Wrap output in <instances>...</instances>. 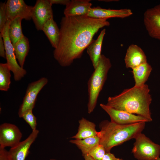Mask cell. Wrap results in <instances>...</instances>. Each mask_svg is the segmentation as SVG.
I'll list each match as a JSON object with an SVG mask.
<instances>
[{
    "instance_id": "11",
    "label": "cell",
    "mask_w": 160,
    "mask_h": 160,
    "mask_svg": "<svg viewBox=\"0 0 160 160\" xmlns=\"http://www.w3.org/2000/svg\"><path fill=\"white\" fill-rule=\"evenodd\" d=\"M22 133L15 125L4 123L0 126V148L13 147L20 141Z\"/></svg>"
},
{
    "instance_id": "5",
    "label": "cell",
    "mask_w": 160,
    "mask_h": 160,
    "mask_svg": "<svg viewBox=\"0 0 160 160\" xmlns=\"http://www.w3.org/2000/svg\"><path fill=\"white\" fill-rule=\"evenodd\" d=\"M132 149L134 157L138 160H156L160 154V146L142 132L135 138Z\"/></svg>"
},
{
    "instance_id": "6",
    "label": "cell",
    "mask_w": 160,
    "mask_h": 160,
    "mask_svg": "<svg viewBox=\"0 0 160 160\" xmlns=\"http://www.w3.org/2000/svg\"><path fill=\"white\" fill-rule=\"evenodd\" d=\"M10 21L8 20L2 34L5 47V58L11 71L16 81L20 80L27 73L26 71L18 63L15 54L14 48L8 34L9 26Z\"/></svg>"
},
{
    "instance_id": "10",
    "label": "cell",
    "mask_w": 160,
    "mask_h": 160,
    "mask_svg": "<svg viewBox=\"0 0 160 160\" xmlns=\"http://www.w3.org/2000/svg\"><path fill=\"white\" fill-rule=\"evenodd\" d=\"M143 20L149 36L153 38L160 40V4L145 11Z\"/></svg>"
},
{
    "instance_id": "31",
    "label": "cell",
    "mask_w": 160,
    "mask_h": 160,
    "mask_svg": "<svg viewBox=\"0 0 160 160\" xmlns=\"http://www.w3.org/2000/svg\"><path fill=\"white\" fill-rule=\"evenodd\" d=\"M50 4H60L66 5L70 0H48Z\"/></svg>"
},
{
    "instance_id": "24",
    "label": "cell",
    "mask_w": 160,
    "mask_h": 160,
    "mask_svg": "<svg viewBox=\"0 0 160 160\" xmlns=\"http://www.w3.org/2000/svg\"><path fill=\"white\" fill-rule=\"evenodd\" d=\"M11 70L7 63H0V90L7 91L10 87Z\"/></svg>"
},
{
    "instance_id": "26",
    "label": "cell",
    "mask_w": 160,
    "mask_h": 160,
    "mask_svg": "<svg viewBox=\"0 0 160 160\" xmlns=\"http://www.w3.org/2000/svg\"><path fill=\"white\" fill-rule=\"evenodd\" d=\"M21 118L29 124L32 131L36 129V118L33 115L32 110H29L25 112Z\"/></svg>"
},
{
    "instance_id": "34",
    "label": "cell",
    "mask_w": 160,
    "mask_h": 160,
    "mask_svg": "<svg viewBox=\"0 0 160 160\" xmlns=\"http://www.w3.org/2000/svg\"><path fill=\"white\" fill-rule=\"evenodd\" d=\"M50 160H56L55 159H51Z\"/></svg>"
},
{
    "instance_id": "9",
    "label": "cell",
    "mask_w": 160,
    "mask_h": 160,
    "mask_svg": "<svg viewBox=\"0 0 160 160\" xmlns=\"http://www.w3.org/2000/svg\"><path fill=\"white\" fill-rule=\"evenodd\" d=\"M52 6L48 0H37L33 7L31 18L37 30H42L44 24L53 17Z\"/></svg>"
},
{
    "instance_id": "28",
    "label": "cell",
    "mask_w": 160,
    "mask_h": 160,
    "mask_svg": "<svg viewBox=\"0 0 160 160\" xmlns=\"http://www.w3.org/2000/svg\"><path fill=\"white\" fill-rule=\"evenodd\" d=\"M0 56L4 58H5V47L3 39L1 35L0 34Z\"/></svg>"
},
{
    "instance_id": "30",
    "label": "cell",
    "mask_w": 160,
    "mask_h": 160,
    "mask_svg": "<svg viewBox=\"0 0 160 160\" xmlns=\"http://www.w3.org/2000/svg\"><path fill=\"white\" fill-rule=\"evenodd\" d=\"M120 158L116 157L110 152H106L102 160H119Z\"/></svg>"
},
{
    "instance_id": "19",
    "label": "cell",
    "mask_w": 160,
    "mask_h": 160,
    "mask_svg": "<svg viewBox=\"0 0 160 160\" xmlns=\"http://www.w3.org/2000/svg\"><path fill=\"white\" fill-rule=\"evenodd\" d=\"M79 126L77 133L71 137L81 139L97 135L95 124L84 118L79 121Z\"/></svg>"
},
{
    "instance_id": "15",
    "label": "cell",
    "mask_w": 160,
    "mask_h": 160,
    "mask_svg": "<svg viewBox=\"0 0 160 160\" xmlns=\"http://www.w3.org/2000/svg\"><path fill=\"white\" fill-rule=\"evenodd\" d=\"M132 14L131 10L128 9H114L97 7L92 8L87 16L95 18L107 19L111 18H124Z\"/></svg>"
},
{
    "instance_id": "18",
    "label": "cell",
    "mask_w": 160,
    "mask_h": 160,
    "mask_svg": "<svg viewBox=\"0 0 160 160\" xmlns=\"http://www.w3.org/2000/svg\"><path fill=\"white\" fill-rule=\"evenodd\" d=\"M42 31L48 39L52 46L57 47L60 40V29L54 21L53 17L49 19L44 25Z\"/></svg>"
},
{
    "instance_id": "2",
    "label": "cell",
    "mask_w": 160,
    "mask_h": 160,
    "mask_svg": "<svg viewBox=\"0 0 160 160\" xmlns=\"http://www.w3.org/2000/svg\"><path fill=\"white\" fill-rule=\"evenodd\" d=\"M146 84L126 89L120 94L109 97L107 105L116 109L136 114L152 121L150 105L152 99Z\"/></svg>"
},
{
    "instance_id": "14",
    "label": "cell",
    "mask_w": 160,
    "mask_h": 160,
    "mask_svg": "<svg viewBox=\"0 0 160 160\" xmlns=\"http://www.w3.org/2000/svg\"><path fill=\"white\" fill-rule=\"evenodd\" d=\"M124 59L126 67L132 69L147 62V57L143 50L135 44L128 47Z\"/></svg>"
},
{
    "instance_id": "22",
    "label": "cell",
    "mask_w": 160,
    "mask_h": 160,
    "mask_svg": "<svg viewBox=\"0 0 160 160\" xmlns=\"http://www.w3.org/2000/svg\"><path fill=\"white\" fill-rule=\"evenodd\" d=\"M69 142L75 145L81 151L84 156L88 154L93 148L100 144V138L96 135L83 139L71 140Z\"/></svg>"
},
{
    "instance_id": "12",
    "label": "cell",
    "mask_w": 160,
    "mask_h": 160,
    "mask_svg": "<svg viewBox=\"0 0 160 160\" xmlns=\"http://www.w3.org/2000/svg\"><path fill=\"white\" fill-rule=\"evenodd\" d=\"M33 6L27 5L23 0H8L5 9L8 20L11 21L17 17L27 20L31 19Z\"/></svg>"
},
{
    "instance_id": "29",
    "label": "cell",
    "mask_w": 160,
    "mask_h": 160,
    "mask_svg": "<svg viewBox=\"0 0 160 160\" xmlns=\"http://www.w3.org/2000/svg\"><path fill=\"white\" fill-rule=\"evenodd\" d=\"M0 160H11L8 153V151L5 148H0Z\"/></svg>"
},
{
    "instance_id": "17",
    "label": "cell",
    "mask_w": 160,
    "mask_h": 160,
    "mask_svg": "<svg viewBox=\"0 0 160 160\" xmlns=\"http://www.w3.org/2000/svg\"><path fill=\"white\" fill-rule=\"evenodd\" d=\"M105 31V29H103L97 39L95 40L93 39L87 48V53L90 57L94 69L97 68L102 55V45Z\"/></svg>"
},
{
    "instance_id": "1",
    "label": "cell",
    "mask_w": 160,
    "mask_h": 160,
    "mask_svg": "<svg viewBox=\"0 0 160 160\" xmlns=\"http://www.w3.org/2000/svg\"><path fill=\"white\" fill-rule=\"evenodd\" d=\"M110 24L107 19L87 15L63 17L59 42L53 52L54 58L61 66L70 65L74 60L81 58L99 30Z\"/></svg>"
},
{
    "instance_id": "33",
    "label": "cell",
    "mask_w": 160,
    "mask_h": 160,
    "mask_svg": "<svg viewBox=\"0 0 160 160\" xmlns=\"http://www.w3.org/2000/svg\"><path fill=\"white\" fill-rule=\"evenodd\" d=\"M156 160H160V158L159 157Z\"/></svg>"
},
{
    "instance_id": "16",
    "label": "cell",
    "mask_w": 160,
    "mask_h": 160,
    "mask_svg": "<svg viewBox=\"0 0 160 160\" xmlns=\"http://www.w3.org/2000/svg\"><path fill=\"white\" fill-rule=\"evenodd\" d=\"M89 0H72L66 5L64 11L65 16L87 15L92 4Z\"/></svg>"
},
{
    "instance_id": "4",
    "label": "cell",
    "mask_w": 160,
    "mask_h": 160,
    "mask_svg": "<svg viewBox=\"0 0 160 160\" xmlns=\"http://www.w3.org/2000/svg\"><path fill=\"white\" fill-rule=\"evenodd\" d=\"M112 66L110 59L102 55L97 68L88 82V112L90 114L96 105L99 95L106 80L108 72Z\"/></svg>"
},
{
    "instance_id": "35",
    "label": "cell",
    "mask_w": 160,
    "mask_h": 160,
    "mask_svg": "<svg viewBox=\"0 0 160 160\" xmlns=\"http://www.w3.org/2000/svg\"><path fill=\"white\" fill-rule=\"evenodd\" d=\"M119 160H124L123 159H119Z\"/></svg>"
},
{
    "instance_id": "32",
    "label": "cell",
    "mask_w": 160,
    "mask_h": 160,
    "mask_svg": "<svg viewBox=\"0 0 160 160\" xmlns=\"http://www.w3.org/2000/svg\"><path fill=\"white\" fill-rule=\"evenodd\" d=\"M83 156L84 160H95L88 154L85 155Z\"/></svg>"
},
{
    "instance_id": "3",
    "label": "cell",
    "mask_w": 160,
    "mask_h": 160,
    "mask_svg": "<svg viewBox=\"0 0 160 160\" xmlns=\"http://www.w3.org/2000/svg\"><path fill=\"white\" fill-rule=\"evenodd\" d=\"M145 123L121 125L107 120L103 121L99 124L100 130L97 134L100 144L104 146L106 152H110L114 147L135 139L144 129Z\"/></svg>"
},
{
    "instance_id": "20",
    "label": "cell",
    "mask_w": 160,
    "mask_h": 160,
    "mask_svg": "<svg viewBox=\"0 0 160 160\" xmlns=\"http://www.w3.org/2000/svg\"><path fill=\"white\" fill-rule=\"evenodd\" d=\"M135 86L141 87L145 84L152 70L151 66L147 62L132 69Z\"/></svg>"
},
{
    "instance_id": "13",
    "label": "cell",
    "mask_w": 160,
    "mask_h": 160,
    "mask_svg": "<svg viewBox=\"0 0 160 160\" xmlns=\"http://www.w3.org/2000/svg\"><path fill=\"white\" fill-rule=\"evenodd\" d=\"M39 131L36 129L32 132L28 137L20 142L15 146L11 148L8 153L11 160H25L30 153L29 149L38 136Z\"/></svg>"
},
{
    "instance_id": "21",
    "label": "cell",
    "mask_w": 160,
    "mask_h": 160,
    "mask_svg": "<svg viewBox=\"0 0 160 160\" xmlns=\"http://www.w3.org/2000/svg\"><path fill=\"white\" fill-rule=\"evenodd\" d=\"M13 46L15 54L19 65L23 68L26 57L30 49L28 39L24 36Z\"/></svg>"
},
{
    "instance_id": "8",
    "label": "cell",
    "mask_w": 160,
    "mask_h": 160,
    "mask_svg": "<svg viewBox=\"0 0 160 160\" xmlns=\"http://www.w3.org/2000/svg\"><path fill=\"white\" fill-rule=\"evenodd\" d=\"M101 108L109 115L111 121L121 125H127L140 122H148L145 118L124 111L117 110L106 104L101 103Z\"/></svg>"
},
{
    "instance_id": "7",
    "label": "cell",
    "mask_w": 160,
    "mask_h": 160,
    "mask_svg": "<svg viewBox=\"0 0 160 160\" xmlns=\"http://www.w3.org/2000/svg\"><path fill=\"white\" fill-rule=\"evenodd\" d=\"M48 82L47 78L42 77L28 85L22 103L19 109L18 115L20 118H21L23 113L27 111L33 110L38 94Z\"/></svg>"
},
{
    "instance_id": "25",
    "label": "cell",
    "mask_w": 160,
    "mask_h": 160,
    "mask_svg": "<svg viewBox=\"0 0 160 160\" xmlns=\"http://www.w3.org/2000/svg\"><path fill=\"white\" fill-rule=\"evenodd\" d=\"M106 152L104 146L99 144L93 148L88 154L95 160H102Z\"/></svg>"
},
{
    "instance_id": "23",
    "label": "cell",
    "mask_w": 160,
    "mask_h": 160,
    "mask_svg": "<svg viewBox=\"0 0 160 160\" xmlns=\"http://www.w3.org/2000/svg\"><path fill=\"white\" fill-rule=\"evenodd\" d=\"M22 19L20 17H17L10 22L8 34L13 45L24 36L21 27Z\"/></svg>"
},
{
    "instance_id": "27",
    "label": "cell",
    "mask_w": 160,
    "mask_h": 160,
    "mask_svg": "<svg viewBox=\"0 0 160 160\" xmlns=\"http://www.w3.org/2000/svg\"><path fill=\"white\" fill-rule=\"evenodd\" d=\"M6 2H1L0 4V32L2 34L8 20L5 9Z\"/></svg>"
}]
</instances>
